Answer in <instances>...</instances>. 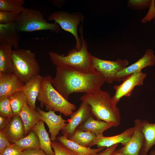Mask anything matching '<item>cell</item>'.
<instances>
[{
	"label": "cell",
	"instance_id": "cell-20",
	"mask_svg": "<svg viewBox=\"0 0 155 155\" xmlns=\"http://www.w3.org/2000/svg\"><path fill=\"white\" fill-rule=\"evenodd\" d=\"M113 127L111 124L104 121L95 119L91 115L77 129L94 133L96 136L103 134L106 130Z\"/></svg>",
	"mask_w": 155,
	"mask_h": 155
},
{
	"label": "cell",
	"instance_id": "cell-31",
	"mask_svg": "<svg viewBox=\"0 0 155 155\" xmlns=\"http://www.w3.org/2000/svg\"><path fill=\"white\" fill-rule=\"evenodd\" d=\"M152 1L151 0H129L127 6L130 9L140 10L150 7Z\"/></svg>",
	"mask_w": 155,
	"mask_h": 155
},
{
	"label": "cell",
	"instance_id": "cell-14",
	"mask_svg": "<svg viewBox=\"0 0 155 155\" xmlns=\"http://www.w3.org/2000/svg\"><path fill=\"white\" fill-rule=\"evenodd\" d=\"M134 129V127H130L119 134L112 136H105L103 134L98 135L93 143V146L96 145L98 148H108L119 144L123 146L129 140Z\"/></svg>",
	"mask_w": 155,
	"mask_h": 155
},
{
	"label": "cell",
	"instance_id": "cell-33",
	"mask_svg": "<svg viewBox=\"0 0 155 155\" xmlns=\"http://www.w3.org/2000/svg\"><path fill=\"white\" fill-rule=\"evenodd\" d=\"M23 150L15 144L6 147L0 153V155H21Z\"/></svg>",
	"mask_w": 155,
	"mask_h": 155
},
{
	"label": "cell",
	"instance_id": "cell-25",
	"mask_svg": "<svg viewBox=\"0 0 155 155\" xmlns=\"http://www.w3.org/2000/svg\"><path fill=\"white\" fill-rule=\"evenodd\" d=\"M96 137L94 133L76 129L68 139L82 146L90 148L93 146V143Z\"/></svg>",
	"mask_w": 155,
	"mask_h": 155
},
{
	"label": "cell",
	"instance_id": "cell-16",
	"mask_svg": "<svg viewBox=\"0 0 155 155\" xmlns=\"http://www.w3.org/2000/svg\"><path fill=\"white\" fill-rule=\"evenodd\" d=\"M1 131L11 144L23 137L25 129L20 115L13 116L5 128Z\"/></svg>",
	"mask_w": 155,
	"mask_h": 155
},
{
	"label": "cell",
	"instance_id": "cell-4",
	"mask_svg": "<svg viewBox=\"0 0 155 155\" xmlns=\"http://www.w3.org/2000/svg\"><path fill=\"white\" fill-rule=\"evenodd\" d=\"M49 75L42 77L40 90L37 98L42 108L49 111L59 112L64 116H70L75 110V105L64 98L54 88Z\"/></svg>",
	"mask_w": 155,
	"mask_h": 155
},
{
	"label": "cell",
	"instance_id": "cell-41",
	"mask_svg": "<svg viewBox=\"0 0 155 155\" xmlns=\"http://www.w3.org/2000/svg\"></svg>",
	"mask_w": 155,
	"mask_h": 155
},
{
	"label": "cell",
	"instance_id": "cell-11",
	"mask_svg": "<svg viewBox=\"0 0 155 155\" xmlns=\"http://www.w3.org/2000/svg\"><path fill=\"white\" fill-rule=\"evenodd\" d=\"M142 121L139 119L134 121V132L129 142L118 150L121 155H141L144 144L142 131Z\"/></svg>",
	"mask_w": 155,
	"mask_h": 155
},
{
	"label": "cell",
	"instance_id": "cell-13",
	"mask_svg": "<svg viewBox=\"0 0 155 155\" xmlns=\"http://www.w3.org/2000/svg\"><path fill=\"white\" fill-rule=\"evenodd\" d=\"M36 109L40 120L44 122L49 128L51 141L56 140L57 135L66 125L65 123L68 122V120H64L61 114L57 115L54 111L45 112L38 107L36 108Z\"/></svg>",
	"mask_w": 155,
	"mask_h": 155
},
{
	"label": "cell",
	"instance_id": "cell-28",
	"mask_svg": "<svg viewBox=\"0 0 155 155\" xmlns=\"http://www.w3.org/2000/svg\"><path fill=\"white\" fill-rule=\"evenodd\" d=\"M24 0H0V11L20 13L26 8L23 7Z\"/></svg>",
	"mask_w": 155,
	"mask_h": 155
},
{
	"label": "cell",
	"instance_id": "cell-38",
	"mask_svg": "<svg viewBox=\"0 0 155 155\" xmlns=\"http://www.w3.org/2000/svg\"><path fill=\"white\" fill-rule=\"evenodd\" d=\"M111 155H121L118 150L115 151Z\"/></svg>",
	"mask_w": 155,
	"mask_h": 155
},
{
	"label": "cell",
	"instance_id": "cell-3",
	"mask_svg": "<svg viewBox=\"0 0 155 155\" xmlns=\"http://www.w3.org/2000/svg\"><path fill=\"white\" fill-rule=\"evenodd\" d=\"M82 25L79 28L82 40L81 48L71 49L65 56L49 52L50 59L54 65L56 66H68L86 73H93L96 71L93 66L92 55L88 51L87 43L84 38Z\"/></svg>",
	"mask_w": 155,
	"mask_h": 155
},
{
	"label": "cell",
	"instance_id": "cell-7",
	"mask_svg": "<svg viewBox=\"0 0 155 155\" xmlns=\"http://www.w3.org/2000/svg\"><path fill=\"white\" fill-rule=\"evenodd\" d=\"M84 18L82 13L79 12L70 13L61 11L53 13L48 17V19L54 21L62 29L71 33L76 40L75 48L80 49L82 46V40L78 36V27Z\"/></svg>",
	"mask_w": 155,
	"mask_h": 155
},
{
	"label": "cell",
	"instance_id": "cell-2",
	"mask_svg": "<svg viewBox=\"0 0 155 155\" xmlns=\"http://www.w3.org/2000/svg\"><path fill=\"white\" fill-rule=\"evenodd\" d=\"M80 99L90 106L94 118L107 123L113 127H118L120 124L119 109L114 104L107 92L101 90L94 93L85 94Z\"/></svg>",
	"mask_w": 155,
	"mask_h": 155
},
{
	"label": "cell",
	"instance_id": "cell-39",
	"mask_svg": "<svg viewBox=\"0 0 155 155\" xmlns=\"http://www.w3.org/2000/svg\"><path fill=\"white\" fill-rule=\"evenodd\" d=\"M149 155H155V150H152L151 151Z\"/></svg>",
	"mask_w": 155,
	"mask_h": 155
},
{
	"label": "cell",
	"instance_id": "cell-21",
	"mask_svg": "<svg viewBox=\"0 0 155 155\" xmlns=\"http://www.w3.org/2000/svg\"><path fill=\"white\" fill-rule=\"evenodd\" d=\"M12 46L0 42V73H13Z\"/></svg>",
	"mask_w": 155,
	"mask_h": 155
},
{
	"label": "cell",
	"instance_id": "cell-29",
	"mask_svg": "<svg viewBox=\"0 0 155 155\" xmlns=\"http://www.w3.org/2000/svg\"><path fill=\"white\" fill-rule=\"evenodd\" d=\"M0 116L11 119L13 113L10 101V96H0Z\"/></svg>",
	"mask_w": 155,
	"mask_h": 155
},
{
	"label": "cell",
	"instance_id": "cell-23",
	"mask_svg": "<svg viewBox=\"0 0 155 155\" xmlns=\"http://www.w3.org/2000/svg\"><path fill=\"white\" fill-rule=\"evenodd\" d=\"M36 134L38 138L40 148L48 155H55L52 149L51 141L47 132L44 122L40 120L32 129Z\"/></svg>",
	"mask_w": 155,
	"mask_h": 155
},
{
	"label": "cell",
	"instance_id": "cell-8",
	"mask_svg": "<svg viewBox=\"0 0 155 155\" xmlns=\"http://www.w3.org/2000/svg\"><path fill=\"white\" fill-rule=\"evenodd\" d=\"M93 66L104 78L105 82L111 84L115 81L116 75L119 71L128 66L126 59H118L115 61L104 60L92 55Z\"/></svg>",
	"mask_w": 155,
	"mask_h": 155
},
{
	"label": "cell",
	"instance_id": "cell-15",
	"mask_svg": "<svg viewBox=\"0 0 155 155\" xmlns=\"http://www.w3.org/2000/svg\"><path fill=\"white\" fill-rule=\"evenodd\" d=\"M24 84L13 73H0V96L23 91Z\"/></svg>",
	"mask_w": 155,
	"mask_h": 155
},
{
	"label": "cell",
	"instance_id": "cell-35",
	"mask_svg": "<svg viewBox=\"0 0 155 155\" xmlns=\"http://www.w3.org/2000/svg\"><path fill=\"white\" fill-rule=\"evenodd\" d=\"M22 155H48L40 148L24 151Z\"/></svg>",
	"mask_w": 155,
	"mask_h": 155
},
{
	"label": "cell",
	"instance_id": "cell-9",
	"mask_svg": "<svg viewBox=\"0 0 155 155\" xmlns=\"http://www.w3.org/2000/svg\"><path fill=\"white\" fill-rule=\"evenodd\" d=\"M146 74L142 71L135 73L129 76L119 85H115V92L112 99L114 104L117 106L118 102L123 97H129L136 86L143 85Z\"/></svg>",
	"mask_w": 155,
	"mask_h": 155
},
{
	"label": "cell",
	"instance_id": "cell-6",
	"mask_svg": "<svg viewBox=\"0 0 155 155\" xmlns=\"http://www.w3.org/2000/svg\"><path fill=\"white\" fill-rule=\"evenodd\" d=\"M15 24L18 32L49 30L58 32L60 31V26L58 24L48 22L40 11L32 9L26 8L20 14Z\"/></svg>",
	"mask_w": 155,
	"mask_h": 155
},
{
	"label": "cell",
	"instance_id": "cell-5",
	"mask_svg": "<svg viewBox=\"0 0 155 155\" xmlns=\"http://www.w3.org/2000/svg\"><path fill=\"white\" fill-rule=\"evenodd\" d=\"M13 73L25 84L39 75L40 67L35 54L30 50H12Z\"/></svg>",
	"mask_w": 155,
	"mask_h": 155
},
{
	"label": "cell",
	"instance_id": "cell-19",
	"mask_svg": "<svg viewBox=\"0 0 155 155\" xmlns=\"http://www.w3.org/2000/svg\"><path fill=\"white\" fill-rule=\"evenodd\" d=\"M19 115L24 125L25 134L28 133L41 120L36 108L30 107L26 102L24 104Z\"/></svg>",
	"mask_w": 155,
	"mask_h": 155
},
{
	"label": "cell",
	"instance_id": "cell-18",
	"mask_svg": "<svg viewBox=\"0 0 155 155\" xmlns=\"http://www.w3.org/2000/svg\"><path fill=\"white\" fill-rule=\"evenodd\" d=\"M15 23L0 24V42L11 44L16 49L19 46L20 37Z\"/></svg>",
	"mask_w": 155,
	"mask_h": 155
},
{
	"label": "cell",
	"instance_id": "cell-22",
	"mask_svg": "<svg viewBox=\"0 0 155 155\" xmlns=\"http://www.w3.org/2000/svg\"><path fill=\"white\" fill-rule=\"evenodd\" d=\"M57 139L59 142L77 155H98V153L105 148L102 147L96 149H91L86 147L62 135L58 137Z\"/></svg>",
	"mask_w": 155,
	"mask_h": 155
},
{
	"label": "cell",
	"instance_id": "cell-37",
	"mask_svg": "<svg viewBox=\"0 0 155 155\" xmlns=\"http://www.w3.org/2000/svg\"><path fill=\"white\" fill-rule=\"evenodd\" d=\"M10 119L0 116V130H2L5 128L8 124Z\"/></svg>",
	"mask_w": 155,
	"mask_h": 155
},
{
	"label": "cell",
	"instance_id": "cell-1",
	"mask_svg": "<svg viewBox=\"0 0 155 155\" xmlns=\"http://www.w3.org/2000/svg\"><path fill=\"white\" fill-rule=\"evenodd\" d=\"M106 82L98 72H84L68 66H56L55 77L52 80L54 88L65 99L73 93L90 94L101 90Z\"/></svg>",
	"mask_w": 155,
	"mask_h": 155
},
{
	"label": "cell",
	"instance_id": "cell-32",
	"mask_svg": "<svg viewBox=\"0 0 155 155\" xmlns=\"http://www.w3.org/2000/svg\"><path fill=\"white\" fill-rule=\"evenodd\" d=\"M51 145L55 155H77L59 141H51Z\"/></svg>",
	"mask_w": 155,
	"mask_h": 155
},
{
	"label": "cell",
	"instance_id": "cell-26",
	"mask_svg": "<svg viewBox=\"0 0 155 155\" xmlns=\"http://www.w3.org/2000/svg\"><path fill=\"white\" fill-rule=\"evenodd\" d=\"M14 144L22 148L23 151L40 148L38 136L32 130L27 136L23 137Z\"/></svg>",
	"mask_w": 155,
	"mask_h": 155
},
{
	"label": "cell",
	"instance_id": "cell-40",
	"mask_svg": "<svg viewBox=\"0 0 155 155\" xmlns=\"http://www.w3.org/2000/svg\"><path fill=\"white\" fill-rule=\"evenodd\" d=\"M153 19H154V23H155V16H154V17L153 18Z\"/></svg>",
	"mask_w": 155,
	"mask_h": 155
},
{
	"label": "cell",
	"instance_id": "cell-17",
	"mask_svg": "<svg viewBox=\"0 0 155 155\" xmlns=\"http://www.w3.org/2000/svg\"><path fill=\"white\" fill-rule=\"evenodd\" d=\"M42 77L39 74L24 84L23 92L26 97L28 105L31 108H36V102L40 90Z\"/></svg>",
	"mask_w": 155,
	"mask_h": 155
},
{
	"label": "cell",
	"instance_id": "cell-34",
	"mask_svg": "<svg viewBox=\"0 0 155 155\" xmlns=\"http://www.w3.org/2000/svg\"><path fill=\"white\" fill-rule=\"evenodd\" d=\"M9 142L1 131H0V153L6 147L11 145Z\"/></svg>",
	"mask_w": 155,
	"mask_h": 155
},
{
	"label": "cell",
	"instance_id": "cell-12",
	"mask_svg": "<svg viewBox=\"0 0 155 155\" xmlns=\"http://www.w3.org/2000/svg\"><path fill=\"white\" fill-rule=\"evenodd\" d=\"M91 115L90 106L82 102L78 110L70 115V118L68 120V123L61 130L62 136L69 138L77 127Z\"/></svg>",
	"mask_w": 155,
	"mask_h": 155
},
{
	"label": "cell",
	"instance_id": "cell-10",
	"mask_svg": "<svg viewBox=\"0 0 155 155\" xmlns=\"http://www.w3.org/2000/svg\"><path fill=\"white\" fill-rule=\"evenodd\" d=\"M155 64V55L154 51L151 49H147L143 56L135 63L128 66L117 73L115 81H123L127 77L135 73L142 71L147 67Z\"/></svg>",
	"mask_w": 155,
	"mask_h": 155
},
{
	"label": "cell",
	"instance_id": "cell-36",
	"mask_svg": "<svg viewBox=\"0 0 155 155\" xmlns=\"http://www.w3.org/2000/svg\"><path fill=\"white\" fill-rule=\"evenodd\" d=\"M119 144L114 145L109 147L107 148L105 150H102L98 153V155H111L115 150Z\"/></svg>",
	"mask_w": 155,
	"mask_h": 155
},
{
	"label": "cell",
	"instance_id": "cell-30",
	"mask_svg": "<svg viewBox=\"0 0 155 155\" xmlns=\"http://www.w3.org/2000/svg\"><path fill=\"white\" fill-rule=\"evenodd\" d=\"M20 14L12 12L0 11V24L16 23L18 19Z\"/></svg>",
	"mask_w": 155,
	"mask_h": 155
},
{
	"label": "cell",
	"instance_id": "cell-24",
	"mask_svg": "<svg viewBox=\"0 0 155 155\" xmlns=\"http://www.w3.org/2000/svg\"><path fill=\"white\" fill-rule=\"evenodd\" d=\"M142 131L144 139V144L141 155H147L149 150L155 145V123L146 120L142 121Z\"/></svg>",
	"mask_w": 155,
	"mask_h": 155
},
{
	"label": "cell",
	"instance_id": "cell-27",
	"mask_svg": "<svg viewBox=\"0 0 155 155\" xmlns=\"http://www.w3.org/2000/svg\"><path fill=\"white\" fill-rule=\"evenodd\" d=\"M11 106L13 116L19 115L24 104L27 102L26 97L23 91L17 92L10 96Z\"/></svg>",
	"mask_w": 155,
	"mask_h": 155
}]
</instances>
